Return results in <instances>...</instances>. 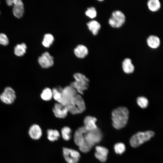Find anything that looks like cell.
<instances>
[{
    "label": "cell",
    "mask_w": 163,
    "mask_h": 163,
    "mask_svg": "<svg viewBox=\"0 0 163 163\" xmlns=\"http://www.w3.org/2000/svg\"><path fill=\"white\" fill-rule=\"evenodd\" d=\"M114 149L117 154L122 155L125 151L126 146L123 143L118 142L114 145Z\"/></svg>",
    "instance_id": "83f0119b"
},
{
    "label": "cell",
    "mask_w": 163,
    "mask_h": 163,
    "mask_svg": "<svg viewBox=\"0 0 163 163\" xmlns=\"http://www.w3.org/2000/svg\"><path fill=\"white\" fill-rule=\"evenodd\" d=\"M61 133L63 139L66 141L69 140L71 137L72 130L68 126H65L61 129Z\"/></svg>",
    "instance_id": "4316f807"
},
{
    "label": "cell",
    "mask_w": 163,
    "mask_h": 163,
    "mask_svg": "<svg viewBox=\"0 0 163 163\" xmlns=\"http://www.w3.org/2000/svg\"><path fill=\"white\" fill-rule=\"evenodd\" d=\"M74 52L77 57L83 58L87 55L88 52L87 48L85 46L78 45L74 49Z\"/></svg>",
    "instance_id": "e0dca14e"
},
{
    "label": "cell",
    "mask_w": 163,
    "mask_h": 163,
    "mask_svg": "<svg viewBox=\"0 0 163 163\" xmlns=\"http://www.w3.org/2000/svg\"><path fill=\"white\" fill-rule=\"evenodd\" d=\"M155 135V133L150 130L138 132L130 138L129 140L130 144L133 148H137L150 140Z\"/></svg>",
    "instance_id": "277c9868"
},
{
    "label": "cell",
    "mask_w": 163,
    "mask_h": 163,
    "mask_svg": "<svg viewBox=\"0 0 163 163\" xmlns=\"http://www.w3.org/2000/svg\"><path fill=\"white\" fill-rule=\"evenodd\" d=\"M97 118L91 116H87L85 118L84 121V127L87 131L95 130L98 128L96 124Z\"/></svg>",
    "instance_id": "5bb4252c"
},
{
    "label": "cell",
    "mask_w": 163,
    "mask_h": 163,
    "mask_svg": "<svg viewBox=\"0 0 163 163\" xmlns=\"http://www.w3.org/2000/svg\"><path fill=\"white\" fill-rule=\"evenodd\" d=\"M41 99L45 101H50L53 98L52 90L46 87L44 89L40 94Z\"/></svg>",
    "instance_id": "603a6c76"
},
{
    "label": "cell",
    "mask_w": 163,
    "mask_h": 163,
    "mask_svg": "<svg viewBox=\"0 0 163 163\" xmlns=\"http://www.w3.org/2000/svg\"><path fill=\"white\" fill-rule=\"evenodd\" d=\"M149 9L152 11H158L161 7V4L158 0H150L147 2Z\"/></svg>",
    "instance_id": "cb8c5ba5"
},
{
    "label": "cell",
    "mask_w": 163,
    "mask_h": 163,
    "mask_svg": "<svg viewBox=\"0 0 163 163\" xmlns=\"http://www.w3.org/2000/svg\"><path fill=\"white\" fill-rule=\"evenodd\" d=\"M62 88L60 87H54L52 89L53 98L57 101L60 103L62 97Z\"/></svg>",
    "instance_id": "7402d4cb"
},
{
    "label": "cell",
    "mask_w": 163,
    "mask_h": 163,
    "mask_svg": "<svg viewBox=\"0 0 163 163\" xmlns=\"http://www.w3.org/2000/svg\"><path fill=\"white\" fill-rule=\"evenodd\" d=\"M77 94L76 90L70 85L65 86L62 89L60 103L66 106Z\"/></svg>",
    "instance_id": "52a82bcc"
},
{
    "label": "cell",
    "mask_w": 163,
    "mask_h": 163,
    "mask_svg": "<svg viewBox=\"0 0 163 163\" xmlns=\"http://www.w3.org/2000/svg\"><path fill=\"white\" fill-rule=\"evenodd\" d=\"M126 20L124 14L120 11H113L109 19L108 23L113 28H119L122 26Z\"/></svg>",
    "instance_id": "8992f818"
},
{
    "label": "cell",
    "mask_w": 163,
    "mask_h": 163,
    "mask_svg": "<svg viewBox=\"0 0 163 163\" xmlns=\"http://www.w3.org/2000/svg\"></svg>",
    "instance_id": "836d02e7"
},
{
    "label": "cell",
    "mask_w": 163,
    "mask_h": 163,
    "mask_svg": "<svg viewBox=\"0 0 163 163\" xmlns=\"http://www.w3.org/2000/svg\"><path fill=\"white\" fill-rule=\"evenodd\" d=\"M87 25L89 30L94 35H96L98 34L101 27L100 23L94 20L88 22L87 23Z\"/></svg>",
    "instance_id": "ffe728a7"
},
{
    "label": "cell",
    "mask_w": 163,
    "mask_h": 163,
    "mask_svg": "<svg viewBox=\"0 0 163 163\" xmlns=\"http://www.w3.org/2000/svg\"><path fill=\"white\" fill-rule=\"evenodd\" d=\"M113 127L117 129H121L126 125L129 119V111L125 107H118L112 112Z\"/></svg>",
    "instance_id": "6da1fadb"
},
{
    "label": "cell",
    "mask_w": 163,
    "mask_h": 163,
    "mask_svg": "<svg viewBox=\"0 0 163 163\" xmlns=\"http://www.w3.org/2000/svg\"><path fill=\"white\" fill-rule=\"evenodd\" d=\"M147 43L150 47L153 49H156L159 46L160 41L157 36L151 35L147 38Z\"/></svg>",
    "instance_id": "d6986e66"
},
{
    "label": "cell",
    "mask_w": 163,
    "mask_h": 163,
    "mask_svg": "<svg viewBox=\"0 0 163 163\" xmlns=\"http://www.w3.org/2000/svg\"><path fill=\"white\" fill-rule=\"evenodd\" d=\"M62 152L64 157L68 163H78L79 161L80 155L78 151L64 147Z\"/></svg>",
    "instance_id": "ba28073f"
},
{
    "label": "cell",
    "mask_w": 163,
    "mask_h": 163,
    "mask_svg": "<svg viewBox=\"0 0 163 163\" xmlns=\"http://www.w3.org/2000/svg\"><path fill=\"white\" fill-rule=\"evenodd\" d=\"M75 80L71 82L70 85L80 95L84 94L85 91L88 89L89 86V79L84 75L78 72L73 75Z\"/></svg>",
    "instance_id": "7a4b0ae2"
},
{
    "label": "cell",
    "mask_w": 163,
    "mask_h": 163,
    "mask_svg": "<svg viewBox=\"0 0 163 163\" xmlns=\"http://www.w3.org/2000/svg\"><path fill=\"white\" fill-rule=\"evenodd\" d=\"M30 136L34 139H39L42 135V131L40 126L38 125L34 124L30 128L29 131Z\"/></svg>",
    "instance_id": "2e32d148"
},
{
    "label": "cell",
    "mask_w": 163,
    "mask_h": 163,
    "mask_svg": "<svg viewBox=\"0 0 163 163\" xmlns=\"http://www.w3.org/2000/svg\"><path fill=\"white\" fill-rule=\"evenodd\" d=\"M27 48L26 44L24 43L18 44L14 47V53L18 56H23L25 53Z\"/></svg>",
    "instance_id": "d4e9b609"
},
{
    "label": "cell",
    "mask_w": 163,
    "mask_h": 163,
    "mask_svg": "<svg viewBox=\"0 0 163 163\" xmlns=\"http://www.w3.org/2000/svg\"><path fill=\"white\" fill-rule=\"evenodd\" d=\"M9 40L7 36L3 33H0V44L6 46L8 44Z\"/></svg>",
    "instance_id": "1f68e13d"
},
{
    "label": "cell",
    "mask_w": 163,
    "mask_h": 163,
    "mask_svg": "<svg viewBox=\"0 0 163 163\" xmlns=\"http://www.w3.org/2000/svg\"><path fill=\"white\" fill-rule=\"evenodd\" d=\"M102 136L101 131L98 128L93 131H87L84 135L85 142L93 147L100 142Z\"/></svg>",
    "instance_id": "5b68a950"
},
{
    "label": "cell",
    "mask_w": 163,
    "mask_h": 163,
    "mask_svg": "<svg viewBox=\"0 0 163 163\" xmlns=\"http://www.w3.org/2000/svg\"><path fill=\"white\" fill-rule=\"evenodd\" d=\"M15 93L14 90L10 87H7L0 95L1 100L7 104H12L16 98Z\"/></svg>",
    "instance_id": "9c48e42d"
},
{
    "label": "cell",
    "mask_w": 163,
    "mask_h": 163,
    "mask_svg": "<svg viewBox=\"0 0 163 163\" xmlns=\"http://www.w3.org/2000/svg\"><path fill=\"white\" fill-rule=\"evenodd\" d=\"M47 134L48 139L51 142L57 140L60 136L59 132L56 129H48Z\"/></svg>",
    "instance_id": "44dd1931"
},
{
    "label": "cell",
    "mask_w": 163,
    "mask_h": 163,
    "mask_svg": "<svg viewBox=\"0 0 163 163\" xmlns=\"http://www.w3.org/2000/svg\"><path fill=\"white\" fill-rule=\"evenodd\" d=\"M87 132L83 126L79 127L75 131L74 136V141L78 147L84 143V135Z\"/></svg>",
    "instance_id": "7c38bea8"
},
{
    "label": "cell",
    "mask_w": 163,
    "mask_h": 163,
    "mask_svg": "<svg viewBox=\"0 0 163 163\" xmlns=\"http://www.w3.org/2000/svg\"><path fill=\"white\" fill-rule=\"evenodd\" d=\"M54 40L53 36L50 34H47L44 35L42 43L44 46L49 48L52 44Z\"/></svg>",
    "instance_id": "484cf974"
},
{
    "label": "cell",
    "mask_w": 163,
    "mask_h": 163,
    "mask_svg": "<svg viewBox=\"0 0 163 163\" xmlns=\"http://www.w3.org/2000/svg\"><path fill=\"white\" fill-rule=\"evenodd\" d=\"M92 147L88 144L85 142L82 145L79 147V148L80 150L82 152L86 153L89 152Z\"/></svg>",
    "instance_id": "4dcf8cb0"
},
{
    "label": "cell",
    "mask_w": 163,
    "mask_h": 163,
    "mask_svg": "<svg viewBox=\"0 0 163 163\" xmlns=\"http://www.w3.org/2000/svg\"><path fill=\"white\" fill-rule=\"evenodd\" d=\"M7 5L9 6H11L13 4V0H8L6 1Z\"/></svg>",
    "instance_id": "d6a6232c"
},
{
    "label": "cell",
    "mask_w": 163,
    "mask_h": 163,
    "mask_svg": "<svg viewBox=\"0 0 163 163\" xmlns=\"http://www.w3.org/2000/svg\"><path fill=\"white\" fill-rule=\"evenodd\" d=\"M122 66L123 71L126 74L131 73L134 70V66L132 63V60L128 58L124 60L122 62Z\"/></svg>",
    "instance_id": "ac0fdd59"
},
{
    "label": "cell",
    "mask_w": 163,
    "mask_h": 163,
    "mask_svg": "<svg viewBox=\"0 0 163 163\" xmlns=\"http://www.w3.org/2000/svg\"><path fill=\"white\" fill-rule=\"evenodd\" d=\"M69 113L73 115L81 114L86 110L85 101L81 95L77 94L66 105Z\"/></svg>",
    "instance_id": "3957f363"
},
{
    "label": "cell",
    "mask_w": 163,
    "mask_h": 163,
    "mask_svg": "<svg viewBox=\"0 0 163 163\" xmlns=\"http://www.w3.org/2000/svg\"><path fill=\"white\" fill-rule=\"evenodd\" d=\"M38 62L42 68L47 69L53 65L54 58L48 52H45L38 58Z\"/></svg>",
    "instance_id": "30bf717a"
},
{
    "label": "cell",
    "mask_w": 163,
    "mask_h": 163,
    "mask_svg": "<svg viewBox=\"0 0 163 163\" xmlns=\"http://www.w3.org/2000/svg\"><path fill=\"white\" fill-rule=\"evenodd\" d=\"M85 13L86 15L91 18H95L97 14L96 9L94 7L88 8Z\"/></svg>",
    "instance_id": "f546056e"
},
{
    "label": "cell",
    "mask_w": 163,
    "mask_h": 163,
    "mask_svg": "<svg viewBox=\"0 0 163 163\" xmlns=\"http://www.w3.org/2000/svg\"><path fill=\"white\" fill-rule=\"evenodd\" d=\"M138 104L142 108H145L147 107L149 104L148 99L143 96L139 97L137 99Z\"/></svg>",
    "instance_id": "f1b7e54d"
},
{
    "label": "cell",
    "mask_w": 163,
    "mask_h": 163,
    "mask_svg": "<svg viewBox=\"0 0 163 163\" xmlns=\"http://www.w3.org/2000/svg\"><path fill=\"white\" fill-rule=\"evenodd\" d=\"M13 14L15 17L20 18L22 17L24 12L23 3L21 0H13Z\"/></svg>",
    "instance_id": "9a60e30c"
},
{
    "label": "cell",
    "mask_w": 163,
    "mask_h": 163,
    "mask_svg": "<svg viewBox=\"0 0 163 163\" xmlns=\"http://www.w3.org/2000/svg\"><path fill=\"white\" fill-rule=\"evenodd\" d=\"M94 155L96 158L102 162H104L107 159L109 151L104 146L97 145L95 148Z\"/></svg>",
    "instance_id": "4fadbf2b"
},
{
    "label": "cell",
    "mask_w": 163,
    "mask_h": 163,
    "mask_svg": "<svg viewBox=\"0 0 163 163\" xmlns=\"http://www.w3.org/2000/svg\"><path fill=\"white\" fill-rule=\"evenodd\" d=\"M52 110L55 116L60 119L66 117L69 113L66 106L57 102L55 104Z\"/></svg>",
    "instance_id": "8fae6325"
}]
</instances>
